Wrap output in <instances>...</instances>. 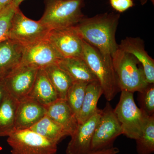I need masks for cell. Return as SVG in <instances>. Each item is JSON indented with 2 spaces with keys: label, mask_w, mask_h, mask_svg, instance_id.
<instances>
[{
  "label": "cell",
  "mask_w": 154,
  "mask_h": 154,
  "mask_svg": "<svg viewBox=\"0 0 154 154\" xmlns=\"http://www.w3.org/2000/svg\"><path fill=\"white\" fill-rule=\"evenodd\" d=\"M48 39L63 58H82L83 40L75 26L52 29Z\"/></svg>",
  "instance_id": "cell-10"
},
{
  "label": "cell",
  "mask_w": 154,
  "mask_h": 154,
  "mask_svg": "<svg viewBox=\"0 0 154 154\" xmlns=\"http://www.w3.org/2000/svg\"><path fill=\"white\" fill-rule=\"evenodd\" d=\"M110 5L115 11L123 13L134 5L132 0H110Z\"/></svg>",
  "instance_id": "cell-27"
},
{
  "label": "cell",
  "mask_w": 154,
  "mask_h": 154,
  "mask_svg": "<svg viewBox=\"0 0 154 154\" xmlns=\"http://www.w3.org/2000/svg\"><path fill=\"white\" fill-rule=\"evenodd\" d=\"M38 68L21 64L3 79L7 92L18 101L28 97Z\"/></svg>",
  "instance_id": "cell-9"
},
{
  "label": "cell",
  "mask_w": 154,
  "mask_h": 154,
  "mask_svg": "<svg viewBox=\"0 0 154 154\" xmlns=\"http://www.w3.org/2000/svg\"><path fill=\"white\" fill-rule=\"evenodd\" d=\"M119 88L120 91L142 92L149 85L143 69L132 54L118 48L111 56Z\"/></svg>",
  "instance_id": "cell-3"
},
{
  "label": "cell",
  "mask_w": 154,
  "mask_h": 154,
  "mask_svg": "<svg viewBox=\"0 0 154 154\" xmlns=\"http://www.w3.org/2000/svg\"><path fill=\"white\" fill-rule=\"evenodd\" d=\"M119 48L133 55L141 65L149 84L154 83V60L145 49L144 42L140 37H126Z\"/></svg>",
  "instance_id": "cell-14"
},
{
  "label": "cell",
  "mask_w": 154,
  "mask_h": 154,
  "mask_svg": "<svg viewBox=\"0 0 154 154\" xmlns=\"http://www.w3.org/2000/svg\"><path fill=\"white\" fill-rule=\"evenodd\" d=\"M46 107L30 97L19 101L16 115L15 131L28 129L46 114Z\"/></svg>",
  "instance_id": "cell-13"
},
{
  "label": "cell",
  "mask_w": 154,
  "mask_h": 154,
  "mask_svg": "<svg viewBox=\"0 0 154 154\" xmlns=\"http://www.w3.org/2000/svg\"><path fill=\"white\" fill-rule=\"evenodd\" d=\"M140 2L142 5H145L146 3L149 0H139ZM151 2H152V3L153 5H154V0H149Z\"/></svg>",
  "instance_id": "cell-32"
},
{
  "label": "cell",
  "mask_w": 154,
  "mask_h": 154,
  "mask_svg": "<svg viewBox=\"0 0 154 154\" xmlns=\"http://www.w3.org/2000/svg\"><path fill=\"white\" fill-rule=\"evenodd\" d=\"M82 58L96 76L108 102L120 91L113 68L111 56L103 54L83 40Z\"/></svg>",
  "instance_id": "cell-2"
},
{
  "label": "cell",
  "mask_w": 154,
  "mask_h": 154,
  "mask_svg": "<svg viewBox=\"0 0 154 154\" xmlns=\"http://www.w3.org/2000/svg\"><path fill=\"white\" fill-rule=\"evenodd\" d=\"M133 94L121 91L119 102L113 110L121 125L122 134L135 140L141 134L149 116L137 107Z\"/></svg>",
  "instance_id": "cell-5"
},
{
  "label": "cell",
  "mask_w": 154,
  "mask_h": 154,
  "mask_svg": "<svg viewBox=\"0 0 154 154\" xmlns=\"http://www.w3.org/2000/svg\"><path fill=\"white\" fill-rule=\"evenodd\" d=\"M57 64L66 72L74 82L89 84L98 81L96 76L82 58H63Z\"/></svg>",
  "instance_id": "cell-18"
},
{
  "label": "cell",
  "mask_w": 154,
  "mask_h": 154,
  "mask_svg": "<svg viewBox=\"0 0 154 154\" xmlns=\"http://www.w3.org/2000/svg\"><path fill=\"white\" fill-rule=\"evenodd\" d=\"M24 49V45L11 38L0 43V79H5L21 64Z\"/></svg>",
  "instance_id": "cell-15"
},
{
  "label": "cell",
  "mask_w": 154,
  "mask_h": 154,
  "mask_svg": "<svg viewBox=\"0 0 154 154\" xmlns=\"http://www.w3.org/2000/svg\"><path fill=\"white\" fill-rule=\"evenodd\" d=\"M88 84L82 82H74L67 93L65 99L77 117L82 108Z\"/></svg>",
  "instance_id": "cell-24"
},
{
  "label": "cell",
  "mask_w": 154,
  "mask_h": 154,
  "mask_svg": "<svg viewBox=\"0 0 154 154\" xmlns=\"http://www.w3.org/2000/svg\"><path fill=\"white\" fill-rule=\"evenodd\" d=\"M138 154L154 152V115L149 116L140 136L135 140Z\"/></svg>",
  "instance_id": "cell-23"
},
{
  "label": "cell",
  "mask_w": 154,
  "mask_h": 154,
  "mask_svg": "<svg viewBox=\"0 0 154 154\" xmlns=\"http://www.w3.org/2000/svg\"><path fill=\"white\" fill-rule=\"evenodd\" d=\"M121 134H122L121 125L113 107L108 102L104 109L101 110V116L92 139L91 151L112 147L116 139Z\"/></svg>",
  "instance_id": "cell-8"
},
{
  "label": "cell",
  "mask_w": 154,
  "mask_h": 154,
  "mask_svg": "<svg viewBox=\"0 0 154 154\" xmlns=\"http://www.w3.org/2000/svg\"><path fill=\"white\" fill-rule=\"evenodd\" d=\"M119 153V149L115 147H112L109 148L94 151L87 154H118Z\"/></svg>",
  "instance_id": "cell-28"
},
{
  "label": "cell",
  "mask_w": 154,
  "mask_h": 154,
  "mask_svg": "<svg viewBox=\"0 0 154 154\" xmlns=\"http://www.w3.org/2000/svg\"><path fill=\"white\" fill-rule=\"evenodd\" d=\"M12 154H57L58 144L30 129L16 131L8 137Z\"/></svg>",
  "instance_id": "cell-6"
},
{
  "label": "cell",
  "mask_w": 154,
  "mask_h": 154,
  "mask_svg": "<svg viewBox=\"0 0 154 154\" xmlns=\"http://www.w3.org/2000/svg\"><path fill=\"white\" fill-rule=\"evenodd\" d=\"M14 0H0V12L13 3Z\"/></svg>",
  "instance_id": "cell-30"
},
{
  "label": "cell",
  "mask_w": 154,
  "mask_h": 154,
  "mask_svg": "<svg viewBox=\"0 0 154 154\" xmlns=\"http://www.w3.org/2000/svg\"><path fill=\"white\" fill-rule=\"evenodd\" d=\"M46 107V115L60 125L71 136L78 126L76 115L66 100L58 99Z\"/></svg>",
  "instance_id": "cell-16"
},
{
  "label": "cell",
  "mask_w": 154,
  "mask_h": 154,
  "mask_svg": "<svg viewBox=\"0 0 154 154\" xmlns=\"http://www.w3.org/2000/svg\"><path fill=\"white\" fill-rule=\"evenodd\" d=\"M84 6V0H46L39 21L51 30L73 27L85 17Z\"/></svg>",
  "instance_id": "cell-4"
},
{
  "label": "cell",
  "mask_w": 154,
  "mask_h": 154,
  "mask_svg": "<svg viewBox=\"0 0 154 154\" xmlns=\"http://www.w3.org/2000/svg\"><path fill=\"white\" fill-rule=\"evenodd\" d=\"M120 14L105 13L85 17L75 26L84 41L103 54L112 56L119 48L116 33Z\"/></svg>",
  "instance_id": "cell-1"
},
{
  "label": "cell",
  "mask_w": 154,
  "mask_h": 154,
  "mask_svg": "<svg viewBox=\"0 0 154 154\" xmlns=\"http://www.w3.org/2000/svg\"><path fill=\"white\" fill-rule=\"evenodd\" d=\"M102 95L103 91L98 81L88 84L82 108L77 117L78 124L87 121L98 111L97 104Z\"/></svg>",
  "instance_id": "cell-20"
},
{
  "label": "cell",
  "mask_w": 154,
  "mask_h": 154,
  "mask_svg": "<svg viewBox=\"0 0 154 154\" xmlns=\"http://www.w3.org/2000/svg\"><path fill=\"white\" fill-rule=\"evenodd\" d=\"M101 113V110L99 109L87 121L78 124L75 131L71 136L66 150V154H87L92 151V139Z\"/></svg>",
  "instance_id": "cell-12"
},
{
  "label": "cell",
  "mask_w": 154,
  "mask_h": 154,
  "mask_svg": "<svg viewBox=\"0 0 154 154\" xmlns=\"http://www.w3.org/2000/svg\"><path fill=\"white\" fill-rule=\"evenodd\" d=\"M57 93L59 99H66L69 88L73 84V80L57 64L51 65L43 68Z\"/></svg>",
  "instance_id": "cell-22"
},
{
  "label": "cell",
  "mask_w": 154,
  "mask_h": 154,
  "mask_svg": "<svg viewBox=\"0 0 154 154\" xmlns=\"http://www.w3.org/2000/svg\"><path fill=\"white\" fill-rule=\"evenodd\" d=\"M28 96L45 106L59 99L44 69H38L34 85Z\"/></svg>",
  "instance_id": "cell-17"
},
{
  "label": "cell",
  "mask_w": 154,
  "mask_h": 154,
  "mask_svg": "<svg viewBox=\"0 0 154 154\" xmlns=\"http://www.w3.org/2000/svg\"><path fill=\"white\" fill-rule=\"evenodd\" d=\"M19 102L8 92L0 102V137H8L15 132Z\"/></svg>",
  "instance_id": "cell-19"
},
{
  "label": "cell",
  "mask_w": 154,
  "mask_h": 154,
  "mask_svg": "<svg viewBox=\"0 0 154 154\" xmlns=\"http://www.w3.org/2000/svg\"><path fill=\"white\" fill-rule=\"evenodd\" d=\"M51 30L39 20L35 21L27 18L19 8L11 21L9 38L26 46L47 38Z\"/></svg>",
  "instance_id": "cell-7"
},
{
  "label": "cell",
  "mask_w": 154,
  "mask_h": 154,
  "mask_svg": "<svg viewBox=\"0 0 154 154\" xmlns=\"http://www.w3.org/2000/svg\"><path fill=\"white\" fill-rule=\"evenodd\" d=\"M140 109L148 116L154 115V85L149 84L140 92L139 96Z\"/></svg>",
  "instance_id": "cell-25"
},
{
  "label": "cell",
  "mask_w": 154,
  "mask_h": 154,
  "mask_svg": "<svg viewBox=\"0 0 154 154\" xmlns=\"http://www.w3.org/2000/svg\"><path fill=\"white\" fill-rule=\"evenodd\" d=\"M24 1V0H14L12 4H13L15 8H19V5Z\"/></svg>",
  "instance_id": "cell-31"
},
{
  "label": "cell",
  "mask_w": 154,
  "mask_h": 154,
  "mask_svg": "<svg viewBox=\"0 0 154 154\" xmlns=\"http://www.w3.org/2000/svg\"><path fill=\"white\" fill-rule=\"evenodd\" d=\"M28 129L57 144L65 137L69 136L62 127L46 114L41 120Z\"/></svg>",
  "instance_id": "cell-21"
},
{
  "label": "cell",
  "mask_w": 154,
  "mask_h": 154,
  "mask_svg": "<svg viewBox=\"0 0 154 154\" xmlns=\"http://www.w3.org/2000/svg\"><path fill=\"white\" fill-rule=\"evenodd\" d=\"M3 79H0V102L7 93Z\"/></svg>",
  "instance_id": "cell-29"
},
{
  "label": "cell",
  "mask_w": 154,
  "mask_h": 154,
  "mask_svg": "<svg viewBox=\"0 0 154 154\" xmlns=\"http://www.w3.org/2000/svg\"><path fill=\"white\" fill-rule=\"evenodd\" d=\"M17 8L12 3L0 12V43L9 38L11 21Z\"/></svg>",
  "instance_id": "cell-26"
},
{
  "label": "cell",
  "mask_w": 154,
  "mask_h": 154,
  "mask_svg": "<svg viewBox=\"0 0 154 154\" xmlns=\"http://www.w3.org/2000/svg\"><path fill=\"white\" fill-rule=\"evenodd\" d=\"M62 58L47 38L25 46L21 64L38 69L44 68L51 65L57 64Z\"/></svg>",
  "instance_id": "cell-11"
}]
</instances>
